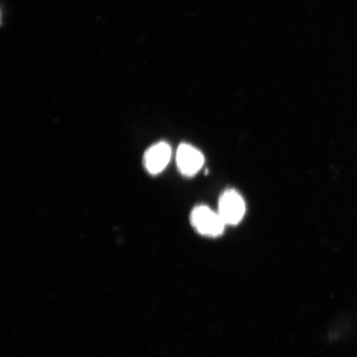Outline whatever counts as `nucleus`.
I'll use <instances>...</instances> for the list:
<instances>
[{"instance_id":"nucleus-3","label":"nucleus","mask_w":357,"mask_h":357,"mask_svg":"<svg viewBox=\"0 0 357 357\" xmlns=\"http://www.w3.org/2000/svg\"><path fill=\"white\" fill-rule=\"evenodd\" d=\"M178 169L185 176H193L202 168L204 158L199 151L188 144L178 146L176 153Z\"/></svg>"},{"instance_id":"nucleus-4","label":"nucleus","mask_w":357,"mask_h":357,"mask_svg":"<svg viewBox=\"0 0 357 357\" xmlns=\"http://www.w3.org/2000/svg\"><path fill=\"white\" fill-rule=\"evenodd\" d=\"M172 158V149L167 142H160L146 151L144 158L146 171L156 175L167 167Z\"/></svg>"},{"instance_id":"nucleus-2","label":"nucleus","mask_w":357,"mask_h":357,"mask_svg":"<svg viewBox=\"0 0 357 357\" xmlns=\"http://www.w3.org/2000/svg\"><path fill=\"white\" fill-rule=\"evenodd\" d=\"M245 212L244 200L238 192L227 190L218 203V214L226 225H234L243 220Z\"/></svg>"},{"instance_id":"nucleus-1","label":"nucleus","mask_w":357,"mask_h":357,"mask_svg":"<svg viewBox=\"0 0 357 357\" xmlns=\"http://www.w3.org/2000/svg\"><path fill=\"white\" fill-rule=\"evenodd\" d=\"M191 223L200 234L218 236L222 234L226 223L218 213H214L206 206L196 207L191 213Z\"/></svg>"}]
</instances>
